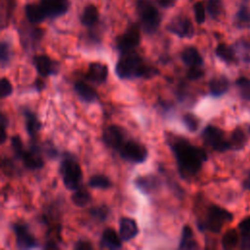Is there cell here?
I'll return each instance as SVG.
<instances>
[{"label":"cell","instance_id":"cell-1","mask_svg":"<svg viewBox=\"0 0 250 250\" xmlns=\"http://www.w3.org/2000/svg\"><path fill=\"white\" fill-rule=\"evenodd\" d=\"M166 142L175 156L179 174L183 179L194 177L208 158L205 149L192 145L182 136L166 134Z\"/></svg>","mask_w":250,"mask_h":250},{"label":"cell","instance_id":"cell-2","mask_svg":"<svg viewBox=\"0 0 250 250\" xmlns=\"http://www.w3.org/2000/svg\"><path fill=\"white\" fill-rule=\"evenodd\" d=\"M115 73L120 79H149L158 74V69L146 64L135 52L122 53L115 65Z\"/></svg>","mask_w":250,"mask_h":250},{"label":"cell","instance_id":"cell-3","mask_svg":"<svg viewBox=\"0 0 250 250\" xmlns=\"http://www.w3.org/2000/svg\"><path fill=\"white\" fill-rule=\"evenodd\" d=\"M60 174L64 187L69 190L80 188L82 181V169L74 156H64L60 165Z\"/></svg>","mask_w":250,"mask_h":250},{"label":"cell","instance_id":"cell-4","mask_svg":"<svg viewBox=\"0 0 250 250\" xmlns=\"http://www.w3.org/2000/svg\"><path fill=\"white\" fill-rule=\"evenodd\" d=\"M232 214L227 209L218 205H211L207 209L206 219L203 223H198V228L202 230L208 229L213 233H219L223 227L232 221Z\"/></svg>","mask_w":250,"mask_h":250},{"label":"cell","instance_id":"cell-5","mask_svg":"<svg viewBox=\"0 0 250 250\" xmlns=\"http://www.w3.org/2000/svg\"><path fill=\"white\" fill-rule=\"evenodd\" d=\"M137 10L141 19V24L146 33H154L161 21L158 10L151 0H137Z\"/></svg>","mask_w":250,"mask_h":250},{"label":"cell","instance_id":"cell-6","mask_svg":"<svg viewBox=\"0 0 250 250\" xmlns=\"http://www.w3.org/2000/svg\"><path fill=\"white\" fill-rule=\"evenodd\" d=\"M201 136L204 143L216 151L222 152L231 148L229 140L226 139L224 131L219 127L208 125L202 131Z\"/></svg>","mask_w":250,"mask_h":250},{"label":"cell","instance_id":"cell-7","mask_svg":"<svg viewBox=\"0 0 250 250\" xmlns=\"http://www.w3.org/2000/svg\"><path fill=\"white\" fill-rule=\"evenodd\" d=\"M120 156L131 163H143L148 156L146 147L134 140H126L122 146L118 149Z\"/></svg>","mask_w":250,"mask_h":250},{"label":"cell","instance_id":"cell-8","mask_svg":"<svg viewBox=\"0 0 250 250\" xmlns=\"http://www.w3.org/2000/svg\"><path fill=\"white\" fill-rule=\"evenodd\" d=\"M18 249L38 248L39 243L24 222H17L13 225Z\"/></svg>","mask_w":250,"mask_h":250},{"label":"cell","instance_id":"cell-9","mask_svg":"<svg viewBox=\"0 0 250 250\" xmlns=\"http://www.w3.org/2000/svg\"><path fill=\"white\" fill-rule=\"evenodd\" d=\"M102 140L107 147L118 151V149L126 141L125 130L119 125H109L104 129Z\"/></svg>","mask_w":250,"mask_h":250},{"label":"cell","instance_id":"cell-10","mask_svg":"<svg viewBox=\"0 0 250 250\" xmlns=\"http://www.w3.org/2000/svg\"><path fill=\"white\" fill-rule=\"evenodd\" d=\"M141 41V34L138 26H130L123 34L116 38V45L121 53L133 51Z\"/></svg>","mask_w":250,"mask_h":250},{"label":"cell","instance_id":"cell-11","mask_svg":"<svg viewBox=\"0 0 250 250\" xmlns=\"http://www.w3.org/2000/svg\"><path fill=\"white\" fill-rule=\"evenodd\" d=\"M167 29L180 38H191L194 35V27L190 20L184 16H178L171 20Z\"/></svg>","mask_w":250,"mask_h":250},{"label":"cell","instance_id":"cell-12","mask_svg":"<svg viewBox=\"0 0 250 250\" xmlns=\"http://www.w3.org/2000/svg\"><path fill=\"white\" fill-rule=\"evenodd\" d=\"M33 65L36 68L37 73L41 77H48L50 75H55L59 72L60 66L59 63L54 62L47 55H37L32 59Z\"/></svg>","mask_w":250,"mask_h":250},{"label":"cell","instance_id":"cell-13","mask_svg":"<svg viewBox=\"0 0 250 250\" xmlns=\"http://www.w3.org/2000/svg\"><path fill=\"white\" fill-rule=\"evenodd\" d=\"M20 159L29 170H38L44 166V159L41 155L40 148L32 144L28 148H24Z\"/></svg>","mask_w":250,"mask_h":250},{"label":"cell","instance_id":"cell-14","mask_svg":"<svg viewBox=\"0 0 250 250\" xmlns=\"http://www.w3.org/2000/svg\"><path fill=\"white\" fill-rule=\"evenodd\" d=\"M134 184L145 194H152L159 190L162 186L160 179L152 174L137 177Z\"/></svg>","mask_w":250,"mask_h":250},{"label":"cell","instance_id":"cell-15","mask_svg":"<svg viewBox=\"0 0 250 250\" xmlns=\"http://www.w3.org/2000/svg\"><path fill=\"white\" fill-rule=\"evenodd\" d=\"M108 76V67L106 64L99 62H91L88 67L86 77L89 81L95 84H103Z\"/></svg>","mask_w":250,"mask_h":250},{"label":"cell","instance_id":"cell-16","mask_svg":"<svg viewBox=\"0 0 250 250\" xmlns=\"http://www.w3.org/2000/svg\"><path fill=\"white\" fill-rule=\"evenodd\" d=\"M47 17L57 18L66 13L69 7L68 0H43L41 3Z\"/></svg>","mask_w":250,"mask_h":250},{"label":"cell","instance_id":"cell-17","mask_svg":"<svg viewBox=\"0 0 250 250\" xmlns=\"http://www.w3.org/2000/svg\"><path fill=\"white\" fill-rule=\"evenodd\" d=\"M139 233L136 221L129 217H122L119 220V234L123 241L128 242L135 238Z\"/></svg>","mask_w":250,"mask_h":250},{"label":"cell","instance_id":"cell-18","mask_svg":"<svg viewBox=\"0 0 250 250\" xmlns=\"http://www.w3.org/2000/svg\"><path fill=\"white\" fill-rule=\"evenodd\" d=\"M122 238L117 231L114 229L107 228L105 229L101 237L100 241V246L102 248H106V249H120L122 247Z\"/></svg>","mask_w":250,"mask_h":250},{"label":"cell","instance_id":"cell-19","mask_svg":"<svg viewBox=\"0 0 250 250\" xmlns=\"http://www.w3.org/2000/svg\"><path fill=\"white\" fill-rule=\"evenodd\" d=\"M249 135H250V127L248 125L236 127L232 131L229 138L231 148H236V149L242 148L245 146Z\"/></svg>","mask_w":250,"mask_h":250},{"label":"cell","instance_id":"cell-20","mask_svg":"<svg viewBox=\"0 0 250 250\" xmlns=\"http://www.w3.org/2000/svg\"><path fill=\"white\" fill-rule=\"evenodd\" d=\"M181 59L188 67L202 66L203 64V58L201 57L199 51L193 46L186 47L181 53Z\"/></svg>","mask_w":250,"mask_h":250},{"label":"cell","instance_id":"cell-21","mask_svg":"<svg viewBox=\"0 0 250 250\" xmlns=\"http://www.w3.org/2000/svg\"><path fill=\"white\" fill-rule=\"evenodd\" d=\"M74 90L79 99L85 103H94L98 99L97 91L83 81L75 82Z\"/></svg>","mask_w":250,"mask_h":250},{"label":"cell","instance_id":"cell-22","mask_svg":"<svg viewBox=\"0 0 250 250\" xmlns=\"http://www.w3.org/2000/svg\"><path fill=\"white\" fill-rule=\"evenodd\" d=\"M23 116H24V124H25V130L29 137L31 139H35L38 132L40 131L42 125L38 117L34 112L28 109L23 110Z\"/></svg>","mask_w":250,"mask_h":250},{"label":"cell","instance_id":"cell-23","mask_svg":"<svg viewBox=\"0 0 250 250\" xmlns=\"http://www.w3.org/2000/svg\"><path fill=\"white\" fill-rule=\"evenodd\" d=\"M229 87V79L226 76H216L209 81V90L212 96L219 97L224 95Z\"/></svg>","mask_w":250,"mask_h":250},{"label":"cell","instance_id":"cell-24","mask_svg":"<svg viewBox=\"0 0 250 250\" xmlns=\"http://www.w3.org/2000/svg\"><path fill=\"white\" fill-rule=\"evenodd\" d=\"M24 11L27 20L31 23H39L43 21L47 17V14L42 5L27 4L24 8Z\"/></svg>","mask_w":250,"mask_h":250},{"label":"cell","instance_id":"cell-25","mask_svg":"<svg viewBox=\"0 0 250 250\" xmlns=\"http://www.w3.org/2000/svg\"><path fill=\"white\" fill-rule=\"evenodd\" d=\"M197 247H198V244L194 237L192 229L190 228V226L185 225L182 229L179 249H195Z\"/></svg>","mask_w":250,"mask_h":250},{"label":"cell","instance_id":"cell-26","mask_svg":"<svg viewBox=\"0 0 250 250\" xmlns=\"http://www.w3.org/2000/svg\"><path fill=\"white\" fill-rule=\"evenodd\" d=\"M99 19V11L96 6L90 4L86 6L83 10V13L81 15V22L85 26H93L96 24Z\"/></svg>","mask_w":250,"mask_h":250},{"label":"cell","instance_id":"cell-27","mask_svg":"<svg viewBox=\"0 0 250 250\" xmlns=\"http://www.w3.org/2000/svg\"><path fill=\"white\" fill-rule=\"evenodd\" d=\"M215 54L218 58H220L225 62L230 63L235 61V56H236L235 50L225 43H221L216 47Z\"/></svg>","mask_w":250,"mask_h":250},{"label":"cell","instance_id":"cell-28","mask_svg":"<svg viewBox=\"0 0 250 250\" xmlns=\"http://www.w3.org/2000/svg\"><path fill=\"white\" fill-rule=\"evenodd\" d=\"M92 200V195L87 188H78L71 195V201L78 207H85Z\"/></svg>","mask_w":250,"mask_h":250},{"label":"cell","instance_id":"cell-29","mask_svg":"<svg viewBox=\"0 0 250 250\" xmlns=\"http://www.w3.org/2000/svg\"><path fill=\"white\" fill-rule=\"evenodd\" d=\"M88 185L93 188L100 189H107L112 186L110 179L103 174H96L90 177Z\"/></svg>","mask_w":250,"mask_h":250},{"label":"cell","instance_id":"cell-30","mask_svg":"<svg viewBox=\"0 0 250 250\" xmlns=\"http://www.w3.org/2000/svg\"><path fill=\"white\" fill-rule=\"evenodd\" d=\"M238 232L233 229H228L222 237V246L224 249H232L238 244Z\"/></svg>","mask_w":250,"mask_h":250},{"label":"cell","instance_id":"cell-31","mask_svg":"<svg viewBox=\"0 0 250 250\" xmlns=\"http://www.w3.org/2000/svg\"><path fill=\"white\" fill-rule=\"evenodd\" d=\"M236 21L239 26L242 27H249L250 26V9L245 6L241 5L236 14Z\"/></svg>","mask_w":250,"mask_h":250},{"label":"cell","instance_id":"cell-32","mask_svg":"<svg viewBox=\"0 0 250 250\" xmlns=\"http://www.w3.org/2000/svg\"><path fill=\"white\" fill-rule=\"evenodd\" d=\"M12 55L13 54L10 44L7 41H2L0 46V62L2 68L6 67L9 64L12 59Z\"/></svg>","mask_w":250,"mask_h":250},{"label":"cell","instance_id":"cell-33","mask_svg":"<svg viewBox=\"0 0 250 250\" xmlns=\"http://www.w3.org/2000/svg\"><path fill=\"white\" fill-rule=\"evenodd\" d=\"M206 10L211 18L218 19L223 14V4L221 0H208Z\"/></svg>","mask_w":250,"mask_h":250},{"label":"cell","instance_id":"cell-34","mask_svg":"<svg viewBox=\"0 0 250 250\" xmlns=\"http://www.w3.org/2000/svg\"><path fill=\"white\" fill-rule=\"evenodd\" d=\"M235 83L240 96L244 100L250 101V78L239 77Z\"/></svg>","mask_w":250,"mask_h":250},{"label":"cell","instance_id":"cell-35","mask_svg":"<svg viewBox=\"0 0 250 250\" xmlns=\"http://www.w3.org/2000/svg\"><path fill=\"white\" fill-rule=\"evenodd\" d=\"M89 213L92 216V218H94L95 220H98L100 222H104V221L106 220V218L109 215V209L105 205H101V206L91 208Z\"/></svg>","mask_w":250,"mask_h":250},{"label":"cell","instance_id":"cell-36","mask_svg":"<svg viewBox=\"0 0 250 250\" xmlns=\"http://www.w3.org/2000/svg\"><path fill=\"white\" fill-rule=\"evenodd\" d=\"M183 122L189 132H195L199 127V119L189 112L183 115Z\"/></svg>","mask_w":250,"mask_h":250},{"label":"cell","instance_id":"cell-37","mask_svg":"<svg viewBox=\"0 0 250 250\" xmlns=\"http://www.w3.org/2000/svg\"><path fill=\"white\" fill-rule=\"evenodd\" d=\"M193 11H194V18L196 22L199 24L203 23L205 21V17H206L204 4L200 1L196 2L193 6Z\"/></svg>","mask_w":250,"mask_h":250},{"label":"cell","instance_id":"cell-38","mask_svg":"<svg viewBox=\"0 0 250 250\" xmlns=\"http://www.w3.org/2000/svg\"><path fill=\"white\" fill-rule=\"evenodd\" d=\"M13 93V85L7 77H2L0 81V96L2 99L11 96Z\"/></svg>","mask_w":250,"mask_h":250},{"label":"cell","instance_id":"cell-39","mask_svg":"<svg viewBox=\"0 0 250 250\" xmlns=\"http://www.w3.org/2000/svg\"><path fill=\"white\" fill-rule=\"evenodd\" d=\"M11 145H12V148H13V151L16 155L17 158L20 159L23 149H24V146H23V144H22V141L21 139L20 136L16 135V136H13L11 138Z\"/></svg>","mask_w":250,"mask_h":250},{"label":"cell","instance_id":"cell-40","mask_svg":"<svg viewBox=\"0 0 250 250\" xmlns=\"http://www.w3.org/2000/svg\"><path fill=\"white\" fill-rule=\"evenodd\" d=\"M236 51L239 52V54L244 62H250V43H248L246 41L238 42Z\"/></svg>","mask_w":250,"mask_h":250},{"label":"cell","instance_id":"cell-41","mask_svg":"<svg viewBox=\"0 0 250 250\" xmlns=\"http://www.w3.org/2000/svg\"><path fill=\"white\" fill-rule=\"evenodd\" d=\"M204 75V70L201 66H190L187 72V77L188 80L194 81L200 79Z\"/></svg>","mask_w":250,"mask_h":250},{"label":"cell","instance_id":"cell-42","mask_svg":"<svg viewBox=\"0 0 250 250\" xmlns=\"http://www.w3.org/2000/svg\"><path fill=\"white\" fill-rule=\"evenodd\" d=\"M238 229L242 236H249L250 235V217L244 218L238 224Z\"/></svg>","mask_w":250,"mask_h":250},{"label":"cell","instance_id":"cell-43","mask_svg":"<svg viewBox=\"0 0 250 250\" xmlns=\"http://www.w3.org/2000/svg\"><path fill=\"white\" fill-rule=\"evenodd\" d=\"M73 248L75 250H90V249H93V245L87 240L80 239L74 244Z\"/></svg>","mask_w":250,"mask_h":250},{"label":"cell","instance_id":"cell-44","mask_svg":"<svg viewBox=\"0 0 250 250\" xmlns=\"http://www.w3.org/2000/svg\"><path fill=\"white\" fill-rule=\"evenodd\" d=\"M177 0H157V3L163 8H170L175 5Z\"/></svg>","mask_w":250,"mask_h":250},{"label":"cell","instance_id":"cell-45","mask_svg":"<svg viewBox=\"0 0 250 250\" xmlns=\"http://www.w3.org/2000/svg\"><path fill=\"white\" fill-rule=\"evenodd\" d=\"M241 248L242 249H250V235L249 236H242Z\"/></svg>","mask_w":250,"mask_h":250},{"label":"cell","instance_id":"cell-46","mask_svg":"<svg viewBox=\"0 0 250 250\" xmlns=\"http://www.w3.org/2000/svg\"><path fill=\"white\" fill-rule=\"evenodd\" d=\"M34 87H35L36 91L40 92V91H42V90L45 88V82H44L42 79H37V80L35 81Z\"/></svg>","mask_w":250,"mask_h":250},{"label":"cell","instance_id":"cell-47","mask_svg":"<svg viewBox=\"0 0 250 250\" xmlns=\"http://www.w3.org/2000/svg\"><path fill=\"white\" fill-rule=\"evenodd\" d=\"M8 124H9V120H8L7 116L4 113H1L0 114V126H3V127L7 128Z\"/></svg>","mask_w":250,"mask_h":250},{"label":"cell","instance_id":"cell-48","mask_svg":"<svg viewBox=\"0 0 250 250\" xmlns=\"http://www.w3.org/2000/svg\"><path fill=\"white\" fill-rule=\"evenodd\" d=\"M1 128V133H0V142L1 144H4L7 140V133H6V127L0 126Z\"/></svg>","mask_w":250,"mask_h":250},{"label":"cell","instance_id":"cell-49","mask_svg":"<svg viewBox=\"0 0 250 250\" xmlns=\"http://www.w3.org/2000/svg\"><path fill=\"white\" fill-rule=\"evenodd\" d=\"M44 248H47V249H57V248H59L58 246H57V244L55 243V242H47L46 243V245L44 246Z\"/></svg>","mask_w":250,"mask_h":250},{"label":"cell","instance_id":"cell-50","mask_svg":"<svg viewBox=\"0 0 250 250\" xmlns=\"http://www.w3.org/2000/svg\"><path fill=\"white\" fill-rule=\"evenodd\" d=\"M243 186L246 189H249L250 190V173L248 175V177L244 180V183H243Z\"/></svg>","mask_w":250,"mask_h":250}]
</instances>
